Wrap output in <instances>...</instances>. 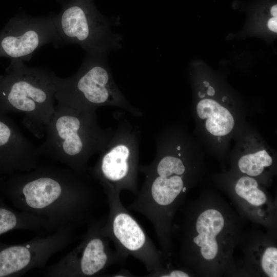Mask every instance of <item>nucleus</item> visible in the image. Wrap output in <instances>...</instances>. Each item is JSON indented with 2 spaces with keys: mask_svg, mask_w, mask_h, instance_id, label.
Here are the masks:
<instances>
[{
  "mask_svg": "<svg viewBox=\"0 0 277 277\" xmlns=\"http://www.w3.org/2000/svg\"><path fill=\"white\" fill-rule=\"evenodd\" d=\"M271 14L273 17H277V6L276 4L273 5L270 9Z\"/></svg>",
  "mask_w": 277,
  "mask_h": 277,
  "instance_id": "nucleus-20",
  "label": "nucleus"
},
{
  "mask_svg": "<svg viewBox=\"0 0 277 277\" xmlns=\"http://www.w3.org/2000/svg\"><path fill=\"white\" fill-rule=\"evenodd\" d=\"M106 218H91L81 242L55 263L48 266L44 275L51 277L98 276L115 264L125 260L111 247L102 232Z\"/></svg>",
  "mask_w": 277,
  "mask_h": 277,
  "instance_id": "nucleus-6",
  "label": "nucleus"
},
{
  "mask_svg": "<svg viewBox=\"0 0 277 277\" xmlns=\"http://www.w3.org/2000/svg\"><path fill=\"white\" fill-rule=\"evenodd\" d=\"M109 214L102 231L111 242L116 251L126 260L131 256L144 264L149 273L161 269V255L144 230L125 208L120 193L104 189Z\"/></svg>",
  "mask_w": 277,
  "mask_h": 277,
  "instance_id": "nucleus-7",
  "label": "nucleus"
},
{
  "mask_svg": "<svg viewBox=\"0 0 277 277\" xmlns=\"http://www.w3.org/2000/svg\"><path fill=\"white\" fill-rule=\"evenodd\" d=\"M261 266L264 272L270 277L277 276V249L266 248L261 256Z\"/></svg>",
  "mask_w": 277,
  "mask_h": 277,
  "instance_id": "nucleus-17",
  "label": "nucleus"
},
{
  "mask_svg": "<svg viewBox=\"0 0 277 277\" xmlns=\"http://www.w3.org/2000/svg\"><path fill=\"white\" fill-rule=\"evenodd\" d=\"M225 220L217 210L209 209L198 216L195 229L197 235L193 238V243L200 248V253L206 260H214L219 252L217 237L225 226Z\"/></svg>",
  "mask_w": 277,
  "mask_h": 277,
  "instance_id": "nucleus-12",
  "label": "nucleus"
},
{
  "mask_svg": "<svg viewBox=\"0 0 277 277\" xmlns=\"http://www.w3.org/2000/svg\"><path fill=\"white\" fill-rule=\"evenodd\" d=\"M110 276H116V277H119V276H134V275H133L130 271L126 269H122L118 272H115V273H113L112 274H110Z\"/></svg>",
  "mask_w": 277,
  "mask_h": 277,
  "instance_id": "nucleus-19",
  "label": "nucleus"
},
{
  "mask_svg": "<svg viewBox=\"0 0 277 277\" xmlns=\"http://www.w3.org/2000/svg\"><path fill=\"white\" fill-rule=\"evenodd\" d=\"M108 54L86 53L79 69L71 76H57V104L94 111L102 106L122 103L124 97L115 84L107 63Z\"/></svg>",
  "mask_w": 277,
  "mask_h": 277,
  "instance_id": "nucleus-4",
  "label": "nucleus"
},
{
  "mask_svg": "<svg viewBox=\"0 0 277 277\" xmlns=\"http://www.w3.org/2000/svg\"><path fill=\"white\" fill-rule=\"evenodd\" d=\"M38 146L29 140L16 124L0 114V174L10 175L31 171L38 165Z\"/></svg>",
  "mask_w": 277,
  "mask_h": 277,
  "instance_id": "nucleus-11",
  "label": "nucleus"
},
{
  "mask_svg": "<svg viewBox=\"0 0 277 277\" xmlns=\"http://www.w3.org/2000/svg\"><path fill=\"white\" fill-rule=\"evenodd\" d=\"M15 230L49 231L43 220L32 214L11 208L0 197V235Z\"/></svg>",
  "mask_w": 277,
  "mask_h": 277,
  "instance_id": "nucleus-14",
  "label": "nucleus"
},
{
  "mask_svg": "<svg viewBox=\"0 0 277 277\" xmlns=\"http://www.w3.org/2000/svg\"><path fill=\"white\" fill-rule=\"evenodd\" d=\"M198 94H199V96L201 98H203L205 96V94L204 93H202L201 92H199Z\"/></svg>",
  "mask_w": 277,
  "mask_h": 277,
  "instance_id": "nucleus-22",
  "label": "nucleus"
},
{
  "mask_svg": "<svg viewBox=\"0 0 277 277\" xmlns=\"http://www.w3.org/2000/svg\"><path fill=\"white\" fill-rule=\"evenodd\" d=\"M196 111L200 118L206 120L205 127L213 135H226L234 127V120L231 113L213 100L200 101L197 104Z\"/></svg>",
  "mask_w": 277,
  "mask_h": 277,
  "instance_id": "nucleus-13",
  "label": "nucleus"
},
{
  "mask_svg": "<svg viewBox=\"0 0 277 277\" xmlns=\"http://www.w3.org/2000/svg\"><path fill=\"white\" fill-rule=\"evenodd\" d=\"M272 159L265 150L242 156L238 162L240 171L251 176L260 175L264 168L270 166Z\"/></svg>",
  "mask_w": 277,
  "mask_h": 277,
  "instance_id": "nucleus-15",
  "label": "nucleus"
},
{
  "mask_svg": "<svg viewBox=\"0 0 277 277\" xmlns=\"http://www.w3.org/2000/svg\"><path fill=\"white\" fill-rule=\"evenodd\" d=\"M75 229H61L19 244L0 243V277L19 276L44 267L51 258L74 241Z\"/></svg>",
  "mask_w": 277,
  "mask_h": 277,
  "instance_id": "nucleus-9",
  "label": "nucleus"
},
{
  "mask_svg": "<svg viewBox=\"0 0 277 277\" xmlns=\"http://www.w3.org/2000/svg\"><path fill=\"white\" fill-rule=\"evenodd\" d=\"M86 175L67 167L38 165L9 175L4 191L15 208L43 220L49 231L76 228L92 218L97 201Z\"/></svg>",
  "mask_w": 277,
  "mask_h": 277,
  "instance_id": "nucleus-1",
  "label": "nucleus"
},
{
  "mask_svg": "<svg viewBox=\"0 0 277 277\" xmlns=\"http://www.w3.org/2000/svg\"><path fill=\"white\" fill-rule=\"evenodd\" d=\"M46 139L38 146L41 155L86 175L89 157L101 149L104 136L94 111L57 104L47 127Z\"/></svg>",
  "mask_w": 277,
  "mask_h": 277,
  "instance_id": "nucleus-3",
  "label": "nucleus"
},
{
  "mask_svg": "<svg viewBox=\"0 0 277 277\" xmlns=\"http://www.w3.org/2000/svg\"><path fill=\"white\" fill-rule=\"evenodd\" d=\"M48 44L61 45L55 16L17 15L0 31V57L28 61L35 51Z\"/></svg>",
  "mask_w": 277,
  "mask_h": 277,
  "instance_id": "nucleus-8",
  "label": "nucleus"
},
{
  "mask_svg": "<svg viewBox=\"0 0 277 277\" xmlns=\"http://www.w3.org/2000/svg\"><path fill=\"white\" fill-rule=\"evenodd\" d=\"M236 193L250 204L259 206L267 200L265 193L258 188V183L250 176H242L238 181L235 186Z\"/></svg>",
  "mask_w": 277,
  "mask_h": 277,
  "instance_id": "nucleus-16",
  "label": "nucleus"
},
{
  "mask_svg": "<svg viewBox=\"0 0 277 277\" xmlns=\"http://www.w3.org/2000/svg\"><path fill=\"white\" fill-rule=\"evenodd\" d=\"M96 10L91 0H71L55 16V24L61 45L76 44L86 53L109 54L122 47V35L112 31L119 24Z\"/></svg>",
  "mask_w": 277,
  "mask_h": 277,
  "instance_id": "nucleus-5",
  "label": "nucleus"
},
{
  "mask_svg": "<svg viewBox=\"0 0 277 277\" xmlns=\"http://www.w3.org/2000/svg\"><path fill=\"white\" fill-rule=\"evenodd\" d=\"M203 83L206 87H208L209 86V83L207 81H204Z\"/></svg>",
  "mask_w": 277,
  "mask_h": 277,
  "instance_id": "nucleus-23",
  "label": "nucleus"
},
{
  "mask_svg": "<svg viewBox=\"0 0 277 277\" xmlns=\"http://www.w3.org/2000/svg\"><path fill=\"white\" fill-rule=\"evenodd\" d=\"M208 88L207 92V94L209 96H213L215 94V90L214 88L210 86H209Z\"/></svg>",
  "mask_w": 277,
  "mask_h": 277,
  "instance_id": "nucleus-21",
  "label": "nucleus"
},
{
  "mask_svg": "<svg viewBox=\"0 0 277 277\" xmlns=\"http://www.w3.org/2000/svg\"><path fill=\"white\" fill-rule=\"evenodd\" d=\"M57 78L51 70L11 60L0 76V114H23L25 126L37 138L45 137L55 111Z\"/></svg>",
  "mask_w": 277,
  "mask_h": 277,
  "instance_id": "nucleus-2",
  "label": "nucleus"
},
{
  "mask_svg": "<svg viewBox=\"0 0 277 277\" xmlns=\"http://www.w3.org/2000/svg\"><path fill=\"white\" fill-rule=\"evenodd\" d=\"M269 29L274 32H277V17H272L269 19L267 23Z\"/></svg>",
  "mask_w": 277,
  "mask_h": 277,
  "instance_id": "nucleus-18",
  "label": "nucleus"
},
{
  "mask_svg": "<svg viewBox=\"0 0 277 277\" xmlns=\"http://www.w3.org/2000/svg\"><path fill=\"white\" fill-rule=\"evenodd\" d=\"M90 171L104 190L109 189L119 193L126 190L135 195L138 193L137 158L124 143L104 153Z\"/></svg>",
  "mask_w": 277,
  "mask_h": 277,
  "instance_id": "nucleus-10",
  "label": "nucleus"
},
{
  "mask_svg": "<svg viewBox=\"0 0 277 277\" xmlns=\"http://www.w3.org/2000/svg\"><path fill=\"white\" fill-rule=\"evenodd\" d=\"M177 149H178V150H180V146H179V147H177Z\"/></svg>",
  "mask_w": 277,
  "mask_h": 277,
  "instance_id": "nucleus-24",
  "label": "nucleus"
}]
</instances>
